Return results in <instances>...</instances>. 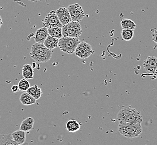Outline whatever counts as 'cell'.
<instances>
[{
	"mask_svg": "<svg viewBox=\"0 0 157 145\" xmlns=\"http://www.w3.org/2000/svg\"><path fill=\"white\" fill-rule=\"evenodd\" d=\"M30 55L35 61L38 63H43L48 62L51 59L53 51L45 47L43 44L35 43L32 46Z\"/></svg>",
	"mask_w": 157,
	"mask_h": 145,
	"instance_id": "6da1fadb",
	"label": "cell"
},
{
	"mask_svg": "<svg viewBox=\"0 0 157 145\" xmlns=\"http://www.w3.org/2000/svg\"><path fill=\"white\" fill-rule=\"evenodd\" d=\"M117 118L119 122L141 123L143 121V117L141 113L129 106H124L121 108L117 114Z\"/></svg>",
	"mask_w": 157,
	"mask_h": 145,
	"instance_id": "7a4b0ae2",
	"label": "cell"
},
{
	"mask_svg": "<svg viewBox=\"0 0 157 145\" xmlns=\"http://www.w3.org/2000/svg\"><path fill=\"white\" fill-rule=\"evenodd\" d=\"M118 131L128 139L138 137L142 132L141 123H130L119 122Z\"/></svg>",
	"mask_w": 157,
	"mask_h": 145,
	"instance_id": "3957f363",
	"label": "cell"
},
{
	"mask_svg": "<svg viewBox=\"0 0 157 145\" xmlns=\"http://www.w3.org/2000/svg\"><path fill=\"white\" fill-rule=\"evenodd\" d=\"M81 43L79 38H72L66 36H62L59 39L58 46L60 50L67 54H72L75 53V48Z\"/></svg>",
	"mask_w": 157,
	"mask_h": 145,
	"instance_id": "277c9868",
	"label": "cell"
},
{
	"mask_svg": "<svg viewBox=\"0 0 157 145\" xmlns=\"http://www.w3.org/2000/svg\"><path fill=\"white\" fill-rule=\"evenodd\" d=\"M82 33V28L79 22L71 21L62 27L63 36L72 38H79Z\"/></svg>",
	"mask_w": 157,
	"mask_h": 145,
	"instance_id": "5b68a950",
	"label": "cell"
},
{
	"mask_svg": "<svg viewBox=\"0 0 157 145\" xmlns=\"http://www.w3.org/2000/svg\"><path fill=\"white\" fill-rule=\"evenodd\" d=\"M75 55L82 59H85L90 57L94 53V51L92 50L91 45L86 43H79L75 51Z\"/></svg>",
	"mask_w": 157,
	"mask_h": 145,
	"instance_id": "8992f818",
	"label": "cell"
},
{
	"mask_svg": "<svg viewBox=\"0 0 157 145\" xmlns=\"http://www.w3.org/2000/svg\"><path fill=\"white\" fill-rule=\"evenodd\" d=\"M67 9L73 21L79 22L85 17V12L82 6L78 3L71 4L68 6Z\"/></svg>",
	"mask_w": 157,
	"mask_h": 145,
	"instance_id": "52a82bcc",
	"label": "cell"
},
{
	"mask_svg": "<svg viewBox=\"0 0 157 145\" xmlns=\"http://www.w3.org/2000/svg\"><path fill=\"white\" fill-rule=\"evenodd\" d=\"M43 25L47 28L53 27H63V25L60 22L56 12L54 10H52L48 13L43 21Z\"/></svg>",
	"mask_w": 157,
	"mask_h": 145,
	"instance_id": "ba28073f",
	"label": "cell"
},
{
	"mask_svg": "<svg viewBox=\"0 0 157 145\" xmlns=\"http://www.w3.org/2000/svg\"><path fill=\"white\" fill-rule=\"evenodd\" d=\"M143 66L145 72L152 75L157 74V58L154 56L148 57L143 63Z\"/></svg>",
	"mask_w": 157,
	"mask_h": 145,
	"instance_id": "9c48e42d",
	"label": "cell"
},
{
	"mask_svg": "<svg viewBox=\"0 0 157 145\" xmlns=\"http://www.w3.org/2000/svg\"><path fill=\"white\" fill-rule=\"evenodd\" d=\"M56 12L60 22H61L63 26L66 25L72 21L69 11L66 7H60L57 9V11H56Z\"/></svg>",
	"mask_w": 157,
	"mask_h": 145,
	"instance_id": "30bf717a",
	"label": "cell"
},
{
	"mask_svg": "<svg viewBox=\"0 0 157 145\" xmlns=\"http://www.w3.org/2000/svg\"><path fill=\"white\" fill-rule=\"evenodd\" d=\"M48 34V28L45 27H42L38 28V30L35 32L34 39L35 43H44L45 40L47 38Z\"/></svg>",
	"mask_w": 157,
	"mask_h": 145,
	"instance_id": "8fae6325",
	"label": "cell"
},
{
	"mask_svg": "<svg viewBox=\"0 0 157 145\" xmlns=\"http://www.w3.org/2000/svg\"><path fill=\"white\" fill-rule=\"evenodd\" d=\"M13 139L17 143V145L24 144L26 141L25 132L21 129L17 130L11 133Z\"/></svg>",
	"mask_w": 157,
	"mask_h": 145,
	"instance_id": "7c38bea8",
	"label": "cell"
},
{
	"mask_svg": "<svg viewBox=\"0 0 157 145\" xmlns=\"http://www.w3.org/2000/svg\"><path fill=\"white\" fill-rule=\"evenodd\" d=\"M20 101L24 106H29L34 104L36 103V99L29 95L27 91H25L20 95Z\"/></svg>",
	"mask_w": 157,
	"mask_h": 145,
	"instance_id": "4fadbf2b",
	"label": "cell"
},
{
	"mask_svg": "<svg viewBox=\"0 0 157 145\" xmlns=\"http://www.w3.org/2000/svg\"><path fill=\"white\" fill-rule=\"evenodd\" d=\"M34 120L32 117H28L24 120L20 127V129L25 132H28L33 129Z\"/></svg>",
	"mask_w": 157,
	"mask_h": 145,
	"instance_id": "5bb4252c",
	"label": "cell"
},
{
	"mask_svg": "<svg viewBox=\"0 0 157 145\" xmlns=\"http://www.w3.org/2000/svg\"><path fill=\"white\" fill-rule=\"evenodd\" d=\"M58 39L53 38L50 35H48L47 38L45 40L43 44L48 49L50 50H53L58 46Z\"/></svg>",
	"mask_w": 157,
	"mask_h": 145,
	"instance_id": "9a60e30c",
	"label": "cell"
},
{
	"mask_svg": "<svg viewBox=\"0 0 157 145\" xmlns=\"http://www.w3.org/2000/svg\"><path fill=\"white\" fill-rule=\"evenodd\" d=\"M22 74L24 78L25 79L27 80L33 79L34 72L32 65L29 64H25L22 67Z\"/></svg>",
	"mask_w": 157,
	"mask_h": 145,
	"instance_id": "2e32d148",
	"label": "cell"
},
{
	"mask_svg": "<svg viewBox=\"0 0 157 145\" xmlns=\"http://www.w3.org/2000/svg\"><path fill=\"white\" fill-rule=\"evenodd\" d=\"M29 94L31 95L33 97H34L36 100L39 99L41 97L43 92L40 87H39L37 85H34L32 87H30V88L26 91Z\"/></svg>",
	"mask_w": 157,
	"mask_h": 145,
	"instance_id": "e0dca14e",
	"label": "cell"
},
{
	"mask_svg": "<svg viewBox=\"0 0 157 145\" xmlns=\"http://www.w3.org/2000/svg\"><path fill=\"white\" fill-rule=\"evenodd\" d=\"M66 128L69 132H75L79 130L81 126L76 120H70L67 122Z\"/></svg>",
	"mask_w": 157,
	"mask_h": 145,
	"instance_id": "ac0fdd59",
	"label": "cell"
},
{
	"mask_svg": "<svg viewBox=\"0 0 157 145\" xmlns=\"http://www.w3.org/2000/svg\"><path fill=\"white\" fill-rule=\"evenodd\" d=\"M0 145H17L13 139L11 133L0 135Z\"/></svg>",
	"mask_w": 157,
	"mask_h": 145,
	"instance_id": "d6986e66",
	"label": "cell"
},
{
	"mask_svg": "<svg viewBox=\"0 0 157 145\" xmlns=\"http://www.w3.org/2000/svg\"><path fill=\"white\" fill-rule=\"evenodd\" d=\"M48 34L53 38L60 39L62 37V28L53 27L48 28Z\"/></svg>",
	"mask_w": 157,
	"mask_h": 145,
	"instance_id": "ffe728a7",
	"label": "cell"
},
{
	"mask_svg": "<svg viewBox=\"0 0 157 145\" xmlns=\"http://www.w3.org/2000/svg\"><path fill=\"white\" fill-rule=\"evenodd\" d=\"M122 28H128L134 30L136 28V24L132 20L129 19H123L120 21Z\"/></svg>",
	"mask_w": 157,
	"mask_h": 145,
	"instance_id": "44dd1931",
	"label": "cell"
},
{
	"mask_svg": "<svg viewBox=\"0 0 157 145\" xmlns=\"http://www.w3.org/2000/svg\"><path fill=\"white\" fill-rule=\"evenodd\" d=\"M121 35L124 40L130 41L134 36V30L128 28H123Z\"/></svg>",
	"mask_w": 157,
	"mask_h": 145,
	"instance_id": "7402d4cb",
	"label": "cell"
},
{
	"mask_svg": "<svg viewBox=\"0 0 157 145\" xmlns=\"http://www.w3.org/2000/svg\"><path fill=\"white\" fill-rule=\"evenodd\" d=\"M30 83L27 80V79L23 78L19 81L18 84L19 91H26L30 88Z\"/></svg>",
	"mask_w": 157,
	"mask_h": 145,
	"instance_id": "603a6c76",
	"label": "cell"
},
{
	"mask_svg": "<svg viewBox=\"0 0 157 145\" xmlns=\"http://www.w3.org/2000/svg\"><path fill=\"white\" fill-rule=\"evenodd\" d=\"M152 40L157 44V28L151 29Z\"/></svg>",
	"mask_w": 157,
	"mask_h": 145,
	"instance_id": "cb8c5ba5",
	"label": "cell"
},
{
	"mask_svg": "<svg viewBox=\"0 0 157 145\" xmlns=\"http://www.w3.org/2000/svg\"><path fill=\"white\" fill-rule=\"evenodd\" d=\"M11 90H12V91H13V93H15V92L19 91V89L18 85H13V86L11 87Z\"/></svg>",
	"mask_w": 157,
	"mask_h": 145,
	"instance_id": "d4e9b609",
	"label": "cell"
},
{
	"mask_svg": "<svg viewBox=\"0 0 157 145\" xmlns=\"http://www.w3.org/2000/svg\"><path fill=\"white\" fill-rule=\"evenodd\" d=\"M29 1H30V2H35V3H37L38 2H39V1H41L42 0H28Z\"/></svg>",
	"mask_w": 157,
	"mask_h": 145,
	"instance_id": "484cf974",
	"label": "cell"
},
{
	"mask_svg": "<svg viewBox=\"0 0 157 145\" xmlns=\"http://www.w3.org/2000/svg\"><path fill=\"white\" fill-rule=\"evenodd\" d=\"M2 24H3L2 20V18H1V17L0 16V28H1V27L2 25Z\"/></svg>",
	"mask_w": 157,
	"mask_h": 145,
	"instance_id": "4316f807",
	"label": "cell"
}]
</instances>
